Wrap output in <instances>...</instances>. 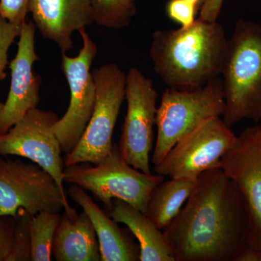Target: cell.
Segmentation results:
<instances>
[{
	"label": "cell",
	"instance_id": "cell-18",
	"mask_svg": "<svg viewBox=\"0 0 261 261\" xmlns=\"http://www.w3.org/2000/svg\"><path fill=\"white\" fill-rule=\"evenodd\" d=\"M192 178H170L154 187L149 195L146 215L163 231L179 214L195 185Z\"/></svg>",
	"mask_w": 261,
	"mask_h": 261
},
{
	"label": "cell",
	"instance_id": "cell-11",
	"mask_svg": "<svg viewBox=\"0 0 261 261\" xmlns=\"http://www.w3.org/2000/svg\"><path fill=\"white\" fill-rule=\"evenodd\" d=\"M125 99L126 114L118 147L128 164L149 174V154L158 110V92L153 82L137 68H130L126 74Z\"/></svg>",
	"mask_w": 261,
	"mask_h": 261
},
{
	"label": "cell",
	"instance_id": "cell-5",
	"mask_svg": "<svg viewBox=\"0 0 261 261\" xmlns=\"http://www.w3.org/2000/svg\"><path fill=\"white\" fill-rule=\"evenodd\" d=\"M225 101L221 77L192 89L171 88L163 94L156 114L157 140L152 163L159 165L181 137L206 120L223 116Z\"/></svg>",
	"mask_w": 261,
	"mask_h": 261
},
{
	"label": "cell",
	"instance_id": "cell-6",
	"mask_svg": "<svg viewBox=\"0 0 261 261\" xmlns=\"http://www.w3.org/2000/svg\"><path fill=\"white\" fill-rule=\"evenodd\" d=\"M96 101L92 116L78 144L64 157L65 167L89 163L97 164L113 145V130L125 99L126 74L115 63L102 65L92 71Z\"/></svg>",
	"mask_w": 261,
	"mask_h": 261
},
{
	"label": "cell",
	"instance_id": "cell-8",
	"mask_svg": "<svg viewBox=\"0 0 261 261\" xmlns=\"http://www.w3.org/2000/svg\"><path fill=\"white\" fill-rule=\"evenodd\" d=\"M219 168L243 197L248 216L250 253L245 261L261 258V124L242 132L220 161Z\"/></svg>",
	"mask_w": 261,
	"mask_h": 261
},
{
	"label": "cell",
	"instance_id": "cell-25",
	"mask_svg": "<svg viewBox=\"0 0 261 261\" xmlns=\"http://www.w3.org/2000/svg\"><path fill=\"white\" fill-rule=\"evenodd\" d=\"M15 226L13 216H0V261H6L13 244Z\"/></svg>",
	"mask_w": 261,
	"mask_h": 261
},
{
	"label": "cell",
	"instance_id": "cell-29",
	"mask_svg": "<svg viewBox=\"0 0 261 261\" xmlns=\"http://www.w3.org/2000/svg\"><path fill=\"white\" fill-rule=\"evenodd\" d=\"M259 261H261V258L260 259V260H259Z\"/></svg>",
	"mask_w": 261,
	"mask_h": 261
},
{
	"label": "cell",
	"instance_id": "cell-20",
	"mask_svg": "<svg viewBox=\"0 0 261 261\" xmlns=\"http://www.w3.org/2000/svg\"><path fill=\"white\" fill-rule=\"evenodd\" d=\"M90 3L94 22L105 28H125L135 15L134 0H90Z\"/></svg>",
	"mask_w": 261,
	"mask_h": 261
},
{
	"label": "cell",
	"instance_id": "cell-26",
	"mask_svg": "<svg viewBox=\"0 0 261 261\" xmlns=\"http://www.w3.org/2000/svg\"><path fill=\"white\" fill-rule=\"evenodd\" d=\"M224 0H203L198 19L205 21H217Z\"/></svg>",
	"mask_w": 261,
	"mask_h": 261
},
{
	"label": "cell",
	"instance_id": "cell-7",
	"mask_svg": "<svg viewBox=\"0 0 261 261\" xmlns=\"http://www.w3.org/2000/svg\"><path fill=\"white\" fill-rule=\"evenodd\" d=\"M20 208L32 216L64 210L76 214L55 178L34 163L0 156V216L15 217Z\"/></svg>",
	"mask_w": 261,
	"mask_h": 261
},
{
	"label": "cell",
	"instance_id": "cell-10",
	"mask_svg": "<svg viewBox=\"0 0 261 261\" xmlns=\"http://www.w3.org/2000/svg\"><path fill=\"white\" fill-rule=\"evenodd\" d=\"M82 47L75 57L62 53V68L70 89V103L64 116L53 126L62 152L69 153L78 144L92 116L96 101V84L91 67L98 47L86 29L79 32Z\"/></svg>",
	"mask_w": 261,
	"mask_h": 261
},
{
	"label": "cell",
	"instance_id": "cell-21",
	"mask_svg": "<svg viewBox=\"0 0 261 261\" xmlns=\"http://www.w3.org/2000/svg\"><path fill=\"white\" fill-rule=\"evenodd\" d=\"M32 216L25 209L20 208L15 216L11 250L6 261L32 260L30 221Z\"/></svg>",
	"mask_w": 261,
	"mask_h": 261
},
{
	"label": "cell",
	"instance_id": "cell-9",
	"mask_svg": "<svg viewBox=\"0 0 261 261\" xmlns=\"http://www.w3.org/2000/svg\"><path fill=\"white\" fill-rule=\"evenodd\" d=\"M237 137L222 117H212L181 137L154 171L164 177L197 179L207 170L219 168Z\"/></svg>",
	"mask_w": 261,
	"mask_h": 261
},
{
	"label": "cell",
	"instance_id": "cell-2",
	"mask_svg": "<svg viewBox=\"0 0 261 261\" xmlns=\"http://www.w3.org/2000/svg\"><path fill=\"white\" fill-rule=\"evenodd\" d=\"M228 40L221 23L197 18L187 27L155 31L149 56L156 74L171 88L195 89L221 77Z\"/></svg>",
	"mask_w": 261,
	"mask_h": 261
},
{
	"label": "cell",
	"instance_id": "cell-4",
	"mask_svg": "<svg viewBox=\"0 0 261 261\" xmlns=\"http://www.w3.org/2000/svg\"><path fill=\"white\" fill-rule=\"evenodd\" d=\"M164 176L145 173L126 162L113 143L108 155L97 164L78 163L66 166L64 183L78 185L111 211L113 200H121L146 214L149 195Z\"/></svg>",
	"mask_w": 261,
	"mask_h": 261
},
{
	"label": "cell",
	"instance_id": "cell-24",
	"mask_svg": "<svg viewBox=\"0 0 261 261\" xmlns=\"http://www.w3.org/2000/svg\"><path fill=\"white\" fill-rule=\"evenodd\" d=\"M32 0H0V14L12 23L23 25Z\"/></svg>",
	"mask_w": 261,
	"mask_h": 261
},
{
	"label": "cell",
	"instance_id": "cell-3",
	"mask_svg": "<svg viewBox=\"0 0 261 261\" xmlns=\"http://www.w3.org/2000/svg\"><path fill=\"white\" fill-rule=\"evenodd\" d=\"M225 111L231 128L243 120L261 122V24L240 19L228 40L222 71Z\"/></svg>",
	"mask_w": 261,
	"mask_h": 261
},
{
	"label": "cell",
	"instance_id": "cell-16",
	"mask_svg": "<svg viewBox=\"0 0 261 261\" xmlns=\"http://www.w3.org/2000/svg\"><path fill=\"white\" fill-rule=\"evenodd\" d=\"M51 252L57 261H101L97 234L85 211L73 216L63 213Z\"/></svg>",
	"mask_w": 261,
	"mask_h": 261
},
{
	"label": "cell",
	"instance_id": "cell-19",
	"mask_svg": "<svg viewBox=\"0 0 261 261\" xmlns=\"http://www.w3.org/2000/svg\"><path fill=\"white\" fill-rule=\"evenodd\" d=\"M62 215L58 212L42 211L34 215L30 221L32 261L51 260V247Z\"/></svg>",
	"mask_w": 261,
	"mask_h": 261
},
{
	"label": "cell",
	"instance_id": "cell-15",
	"mask_svg": "<svg viewBox=\"0 0 261 261\" xmlns=\"http://www.w3.org/2000/svg\"><path fill=\"white\" fill-rule=\"evenodd\" d=\"M68 192L70 198L88 215L93 224L100 249L101 261L140 260V246L134 241L129 230L120 228L82 187L71 185Z\"/></svg>",
	"mask_w": 261,
	"mask_h": 261
},
{
	"label": "cell",
	"instance_id": "cell-14",
	"mask_svg": "<svg viewBox=\"0 0 261 261\" xmlns=\"http://www.w3.org/2000/svg\"><path fill=\"white\" fill-rule=\"evenodd\" d=\"M29 13L42 37L62 53L73 48V33L95 23L90 0H32Z\"/></svg>",
	"mask_w": 261,
	"mask_h": 261
},
{
	"label": "cell",
	"instance_id": "cell-28",
	"mask_svg": "<svg viewBox=\"0 0 261 261\" xmlns=\"http://www.w3.org/2000/svg\"><path fill=\"white\" fill-rule=\"evenodd\" d=\"M134 1L136 2V1H137V0H134Z\"/></svg>",
	"mask_w": 261,
	"mask_h": 261
},
{
	"label": "cell",
	"instance_id": "cell-13",
	"mask_svg": "<svg viewBox=\"0 0 261 261\" xmlns=\"http://www.w3.org/2000/svg\"><path fill=\"white\" fill-rule=\"evenodd\" d=\"M36 25L32 20L22 25L18 50L9 68L11 80L9 93L0 113V135L8 132L40 101L41 78L33 73L39 61L35 47Z\"/></svg>",
	"mask_w": 261,
	"mask_h": 261
},
{
	"label": "cell",
	"instance_id": "cell-1",
	"mask_svg": "<svg viewBox=\"0 0 261 261\" xmlns=\"http://www.w3.org/2000/svg\"><path fill=\"white\" fill-rule=\"evenodd\" d=\"M163 233L174 261H245L250 253L245 202L220 168L197 178L186 204Z\"/></svg>",
	"mask_w": 261,
	"mask_h": 261
},
{
	"label": "cell",
	"instance_id": "cell-27",
	"mask_svg": "<svg viewBox=\"0 0 261 261\" xmlns=\"http://www.w3.org/2000/svg\"><path fill=\"white\" fill-rule=\"evenodd\" d=\"M187 1L193 3V4L196 5V7H197V8H200L201 5H202L203 0H187Z\"/></svg>",
	"mask_w": 261,
	"mask_h": 261
},
{
	"label": "cell",
	"instance_id": "cell-22",
	"mask_svg": "<svg viewBox=\"0 0 261 261\" xmlns=\"http://www.w3.org/2000/svg\"><path fill=\"white\" fill-rule=\"evenodd\" d=\"M22 25L10 23L0 14V81L6 77L7 66L8 65V51L15 39L19 37ZM4 103L0 101V113Z\"/></svg>",
	"mask_w": 261,
	"mask_h": 261
},
{
	"label": "cell",
	"instance_id": "cell-12",
	"mask_svg": "<svg viewBox=\"0 0 261 261\" xmlns=\"http://www.w3.org/2000/svg\"><path fill=\"white\" fill-rule=\"evenodd\" d=\"M58 119L51 111L38 108L31 110L23 119L0 135V156L30 160L49 173L65 195L64 160L61 156V144L53 130Z\"/></svg>",
	"mask_w": 261,
	"mask_h": 261
},
{
	"label": "cell",
	"instance_id": "cell-23",
	"mask_svg": "<svg viewBox=\"0 0 261 261\" xmlns=\"http://www.w3.org/2000/svg\"><path fill=\"white\" fill-rule=\"evenodd\" d=\"M166 10L168 17L181 27H189L195 21L197 8L187 0H170Z\"/></svg>",
	"mask_w": 261,
	"mask_h": 261
},
{
	"label": "cell",
	"instance_id": "cell-17",
	"mask_svg": "<svg viewBox=\"0 0 261 261\" xmlns=\"http://www.w3.org/2000/svg\"><path fill=\"white\" fill-rule=\"evenodd\" d=\"M109 215L117 224L126 225L138 240L140 261H174L163 231L145 213L116 199Z\"/></svg>",
	"mask_w": 261,
	"mask_h": 261
}]
</instances>
